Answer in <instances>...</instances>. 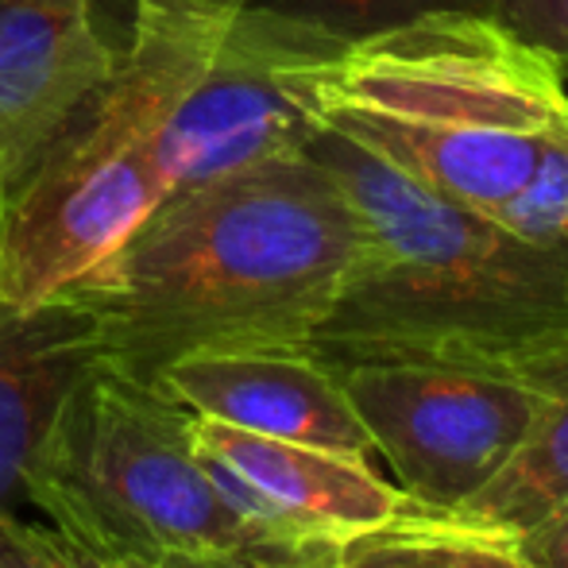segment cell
Masks as SVG:
<instances>
[{"label":"cell","mask_w":568,"mask_h":568,"mask_svg":"<svg viewBox=\"0 0 568 568\" xmlns=\"http://www.w3.org/2000/svg\"><path fill=\"white\" fill-rule=\"evenodd\" d=\"M344 39L252 0L202 8L166 101L159 155L171 186L302 151L322 128V90Z\"/></svg>","instance_id":"8992f818"},{"label":"cell","mask_w":568,"mask_h":568,"mask_svg":"<svg viewBox=\"0 0 568 568\" xmlns=\"http://www.w3.org/2000/svg\"><path fill=\"white\" fill-rule=\"evenodd\" d=\"M140 0H0V197L120 74Z\"/></svg>","instance_id":"ba28073f"},{"label":"cell","mask_w":568,"mask_h":568,"mask_svg":"<svg viewBox=\"0 0 568 568\" xmlns=\"http://www.w3.org/2000/svg\"><path fill=\"white\" fill-rule=\"evenodd\" d=\"M364 247L344 186L306 151L179 186L67 298L101 364L155 383L197 352L306 348Z\"/></svg>","instance_id":"6da1fadb"},{"label":"cell","mask_w":568,"mask_h":568,"mask_svg":"<svg viewBox=\"0 0 568 568\" xmlns=\"http://www.w3.org/2000/svg\"><path fill=\"white\" fill-rule=\"evenodd\" d=\"M510 546L530 568H568V503Z\"/></svg>","instance_id":"ac0fdd59"},{"label":"cell","mask_w":568,"mask_h":568,"mask_svg":"<svg viewBox=\"0 0 568 568\" xmlns=\"http://www.w3.org/2000/svg\"><path fill=\"white\" fill-rule=\"evenodd\" d=\"M322 128L491 217L568 132V74L495 16H426L344 47Z\"/></svg>","instance_id":"3957f363"},{"label":"cell","mask_w":568,"mask_h":568,"mask_svg":"<svg viewBox=\"0 0 568 568\" xmlns=\"http://www.w3.org/2000/svg\"><path fill=\"white\" fill-rule=\"evenodd\" d=\"M202 4L140 0L120 74L0 197V298L43 306L116 252L171 194L159 132Z\"/></svg>","instance_id":"5b68a950"},{"label":"cell","mask_w":568,"mask_h":568,"mask_svg":"<svg viewBox=\"0 0 568 568\" xmlns=\"http://www.w3.org/2000/svg\"><path fill=\"white\" fill-rule=\"evenodd\" d=\"M317 568H530L515 546L453 526L445 515L410 503L403 518L359 538L337 541Z\"/></svg>","instance_id":"4fadbf2b"},{"label":"cell","mask_w":568,"mask_h":568,"mask_svg":"<svg viewBox=\"0 0 568 568\" xmlns=\"http://www.w3.org/2000/svg\"><path fill=\"white\" fill-rule=\"evenodd\" d=\"M171 395L98 364L62 403L28 484V510L143 565L317 568L221 495Z\"/></svg>","instance_id":"277c9868"},{"label":"cell","mask_w":568,"mask_h":568,"mask_svg":"<svg viewBox=\"0 0 568 568\" xmlns=\"http://www.w3.org/2000/svg\"><path fill=\"white\" fill-rule=\"evenodd\" d=\"M286 16L333 31L344 43L418 23L426 16H495L499 0H263Z\"/></svg>","instance_id":"5bb4252c"},{"label":"cell","mask_w":568,"mask_h":568,"mask_svg":"<svg viewBox=\"0 0 568 568\" xmlns=\"http://www.w3.org/2000/svg\"><path fill=\"white\" fill-rule=\"evenodd\" d=\"M364 422L372 456L418 507H464L530 429L546 390L510 375L414 359H367L337 367Z\"/></svg>","instance_id":"52a82bcc"},{"label":"cell","mask_w":568,"mask_h":568,"mask_svg":"<svg viewBox=\"0 0 568 568\" xmlns=\"http://www.w3.org/2000/svg\"><path fill=\"white\" fill-rule=\"evenodd\" d=\"M302 151L341 182L364 225L356 267L306 344L317 359L476 367L541 390L568 379V260L333 128H317Z\"/></svg>","instance_id":"7a4b0ae2"},{"label":"cell","mask_w":568,"mask_h":568,"mask_svg":"<svg viewBox=\"0 0 568 568\" xmlns=\"http://www.w3.org/2000/svg\"><path fill=\"white\" fill-rule=\"evenodd\" d=\"M151 387L171 395L194 418L372 456L367 429L344 395L337 367L310 348L197 352L166 364Z\"/></svg>","instance_id":"30bf717a"},{"label":"cell","mask_w":568,"mask_h":568,"mask_svg":"<svg viewBox=\"0 0 568 568\" xmlns=\"http://www.w3.org/2000/svg\"><path fill=\"white\" fill-rule=\"evenodd\" d=\"M0 568H155L74 538L28 510H0Z\"/></svg>","instance_id":"2e32d148"},{"label":"cell","mask_w":568,"mask_h":568,"mask_svg":"<svg viewBox=\"0 0 568 568\" xmlns=\"http://www.w3.org/2000/svg\"><path fill=\"white\" fill-rule=\"evenodd\" d=\"M186 4H202V8H240V4H252V0H186Z\"/></svg>","instance_id":"d6986e66"},{"label":"cell","mask_w":568,"mask_h":568,"mask_svg":"<svg viewBox=\"0 0 568 568\" xmlns=\"http://www.w3.org/2000/svg\"><path fill=\"white\" fill-rule=\"evenodd\" d=\"M568 503V379L546 390L530 429L499 471L449 510V523L471 534L515 541ZM442 515V510H437Z\"/></svg>","instance_id":"7c38bea8"},{"label":"cell","mask_w":568,"mask_h":568,"mask_svg":"<svg viewBox=\"0 0 568 568\" xmlns=\"http://www.w3.org/2000/svg\"><path fill=\"white\" fill-rule=\"evenodd\" d=\"M101 364L98 333L67 294L43 306L0 298V510H28V484L70 390Z\"/></svg>","instance_id":"8fae6325"},{"label":"cell","mask_w":568,"mask_h":568,"mask_svg":"<svg viewBox=\"0 0 568 568\" xmlns=\"http://www.w3.org/2000/svg\"><path fill=\"white\" fill-rule=\"evenodd\" d=\"M155 568H217V565H155Z\"/></svg>","instance_id":"ffe728a7"},{"label":"cell","mask_w":568,"mask_h":568,"mask_svg":"<svg viewBox=\"0 0 568 568\" xmlns=\"http://www.w3.org/2000/svg\"><path fill=\"white\" fill-rule=\"evenodd\" d=\"M190 437L232 507L263 534L302 549L383 530L414 503L364 453L244 434L213 418H190Z\"/></svg>","instance_id":"9c48e42d"},{"label":"cell","mask_w":568,"mask_h":568,"mask_svg":"<svg viewBox=\"0 0 568 568\" xmlns=\"http://www.w3.org/2000/svg\"><path fill=\"white\" fill-rule=\"evenodd\" d=\"M495 20L546 51L568 74V0H499Z\"/></svg>","instance_id":"e0dca14e"},{"label":"cell","mask_w":568,"mask_h":568,"mask_svg":"<svg viewBox=\"0 0 568 568\" xmlns=\"http://www.w3.org/2000/svg\"><path fill=\"white\" fill-rule=\"evenodd\" d=\"M491 221L568 260V132L546 151L534 179L491 213Z\"/></svg>","instance_id":"9a60e30c"}]
</instances>
